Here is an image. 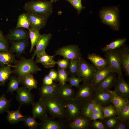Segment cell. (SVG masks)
Masks as SVG:
<instances>
[{
  "mask_svg": "<svg viewBox=\"0 0 129 129\" xmlns=\"http://www.w3.org/2000/svg\"><path fill=\"white\" fill-rule=\"evenodd\" d=\"M39 100L45 105L51 117L60 120L65 119V101L58 96L51 98L40 97Z\"/></svg>",
  "mask_w": 129,
  "mask_h": 129,
  "instance_id": "obj_1",
  "label": "cell"
},
{
  "mask_svg": "<svg viewBox=\"0 0 129 129\" xmlns=\"http://www.w3.org/2000/svg\"><path fill=\"white\" fill-rule=\"evenodd\" d=\"M52 3L50 1L32 0L26 2L23 9L27 13L40 15L48 18L53 12Z\"/></svg>",
  "mask_w": 129,
  "mask_h": 129,
  "instance_id": "obj_2",
  "label": "cell"
},
{
  "mask_svg": "<svg viewBox=\"0 0 129 129\" xmlns=\"http://www.w3.org/2000/svg\"><path fill=\"white\" fill-rule=\"evenodd\" d=\"M37 63L34 58L22 57L16 64L13 72L18 77L27 74H35L41 70Z\"/></svg>",
  "mask_w": 129,
  "mask_h": 129,
  "instance_id": "obj_3",
  "label": "cell"
},
{
  "mask_svg": "<svg viewBox=\"0 0 129 129\" xmlns=\"http://www.w3.org/2000/svg\"><path fill=\"white\" fill-rule=\"evenodd\" d=\"M65 122L68 123L81 115L82 102L75 98L65 101Z\"/></svg>",
  "mask_w": 129,
  "mask_h": 129,
  "instance_id": "obj_4",
  "label": "cell"
},
{
  "mask_svg": "<svg viewBox=\"0 0 129 129\" xmlns=\"http://www.w3.org/2000/svg\"><path fill=\"white\" fill-rule=\"evenodd\" d=\"M96 69L81 57L79 59L76 76L82 78L83 83H90Z\"/></svg>",
  "mask_w": 129,
  "mask_h": 129,
  "instance_id": "obj_5",
  "label": "cell"
},
{
  "mask_svg": "<svg viewBox=\"0 0 129 129\" xmlns=\"http://www.w3.org/2000/svg\"><path fill=\"white\" fill-rule=\"evenodd\" d=\"M100 16L103 22L109 25L115 30L118 29V13L117 8L103 9L101 11Z\"/></svg>",
  "mask_w": 129,
  "mask_h": 129,
  "instance_id": "obj_6",
  "label": "cell"
},
{
  "mask_svg": "<svg viewBox=\"0 0 129 129\" xmlns=\"http://www.w3.org/2000/svg\"><path fill=\"white\" fill-rule=\"evenodd\" d=\"M55 56L60 55L70 60L79 59L81 57L80 50L76 45H70L63 46L55 51Z\"/></svg>",
  "mask_w": 129,
  "mask_h": 129,
  "instance_id": "obj_7",
  "label": "cell"
},
{
  "mask_svg": "<svg viewBox=\"0 0 129 129\" xmlns=\"http://www.w3.org/2000/svg\"><path fill=\"white\" fill-rule=\"evenodd\" d=\"M105 53V58L108 61L109 66L111 68L113 72L117 74L118 77L123 76L117 50L108 51Z\"/></svg>",
  "mask_w": 129,
  "mask_h": 129,
  "instance_id": "obj_8",
  "label": "cell"
},
{
  "mask_svg": "<svg viewBox=\"0 0 129 129\" xmlns=\"http://www.w3.org/2000/svg\"><path fill=\"white\" fill-rule=\"evenodd\" d=\"M78 89L75 98L82 102L93 99L94 88L90 83H83Z\"/></svg>",
  "mask_w": 129,
  "mask_h": 129,
  "instance_id": "obj_9",
  "label": "cell"
},
{
  "mask_svg": "<svg viewBox=\"0 0 129 129\" xmlns=\"http://www.w3.org/2000/svg\"><path fill=\"white\" fill-rule=\"evenodd\" d=\"M53 117L47 115L40 120L39 128L40 129H64L67 128L65 122L60 120H58Z\"/></svg>",
  "mask_w": 129,
  "mask_h": 129,
  "instance_id": "obj_10",
  "label": "cell"
},
{
  "mask_svg": "<svg viewBox=\"0 0 129 129\" xmlns=\"http://www.w3.org/2000/svg\"><path fill=\"white\" fill-rule=\"evenodd\" d=\"M16 92V99L20 105H32L34 102L33 94L31 90L25 87H19Z\"/></svg>",
  "mask_w": 129,
  "mask_h": 129,
  "instance_id": "obj_11",
  "label": "cell"
},
{
  "mask_svg": "<svg viewBox=\"0 0 129 129\" xmlns=\"http://www.w3.org/2000/svg\"><path fill=\"white\" fill-rule=\"evenodd\" d=\"M113 91L117 95L124 98H129V85L123 76L117 78Z\"/></svg>",
  "mask_w": 129,
  "mask_h": 129,
  "instance_id": "obj_12",
  "label": "cell"
},
{
  "mask_svg": "<svg viewBox=\"0 0 129 129\" xmlns=\"http://www.w3.org/2000/svg\"><path fill=\"white\" fill-rule=\"evenodd\" d=\"M110 96V90L94 89L93 99L102 107L111 104Z\"/></svg>",
  "mask_w": 129,
  "mask_h": 129,
  "instance_id": "obj_13",
  "label": "cell"
},
{
  "mask_svg": "<svg viewBox=\"0 0 129 129\" xmlns=\"http://www.w3.org/2000/svg\"><path fill=\"white\" fill-rule=\"evenodd\" d=\"M60 86L59 84L51 85L43 84L39 88L40 97L51 98L58 96Z\"/></svg>",
  "mask_w": 129,
  "mask_h": 129,
  "instance_id": "obj_14",
  "label": "cell"
},
{
  "mask_svg": "<svg viewBox=\"0 0 129 129\" xmlns=\"http://www.w3.org/2000/svg\"><path fill=\"white\" fill-rule=\"evenodd\" d=\"M36 56V62L41 64L45 68H52L56 64V61L54 59L55 56L48 55L46 52L45 50L38 53Z\"/></svg>",
  "mask_w": 129,
  "mask_h": 129,
  "instance_id": "obj_15",
  "label": "cell"
},
{
  "mask_svg": "<svg viewBox=\"0 0 129 129\" xmlns=\"http://www.w3.org/2000/svg\"><path fill=\"white\" fill-rule=\"evenodd\" d=\"M120 58L121 68L126 75L129 76V48L124 46L117 49Z\"/></svg>",
  "mask_w": 129,
  "mask_h": 129,
  "instance_id": "obj_16",
  "label": "cell"
},
{
  "mask_svg": "<svg viewBox=\"0 0 129 129\" xmlns=\"http://www.w3.org/2000/svg\"><path fill=\"white\" fill-rule=\"evenodd\" d=\"M116 73L112 72L98 83L94 87L95 89L110 90L115 85L117 77Z\"/></svg>",
  "mask_w": 129,
  "mask_h": 129,
  "instance_id": "obj_17",
  "label": "cell"
},
{
  "mask_svg": "<svg viewBox=\"0 0 129 129\" xmlns=\"http://www.w3.org/2000/svg\"><path fill=\"white\" fill-rule=\"evenodd\" d=\"M30 22V27L39 30L45 26L47 18L42 16L33 13H26Z\"/></svg>",
  "mask_w": 129,
  "mask_h": 129,
  "instance_id": "obj_18",
  "label": "cell"
},
{
  "mask_svg": "<svg viewBox=\"0 0 129 129\" xmlns=\"http://www.w3.org/2000/svg\"><path fill=\"white\" fill-rule=\"evenodd\" d=\"M29 32L21 28H16L10 32L6 36L5 38L10 41H19L27 39Z\"/></svg>",
  "mask_w": 129,
  "mask_h": 129,
  "instance_id": "obj_19",
  "label": "cell"
},
{
  "mask_svg": "<svg viewBox=\"0 0 129 129\" xmlns=\"http://www.w3.org/2000/svg\"><path fill=\"white\" fill-rule=\"evenodd\" d=\"M90 121L82 116H79L67 124V128L71 129H86L90 126Z\"/></svg>",
  "mask_w": 129,
  "mask_h": 129,
  "instance_id": "obj_20",
  "label": "cell"
},
{
  "mask_svg": "<svg viewBox=\"0 0 129 129\" xmlns=\"http://www.w3.org/2000/svg\"><path fill=\"white\" fill-rule=\"evenodd\" d=\"M32 105V114L35 118L41 120L48 115V112L46 107L40 101L34 102Z\"/></svg>",
  "mask_w": 129,
  "mask_h": 129,
  "instance_id": "obj_21",
  "label": "cell"
},
{
  "mask_svg": "<svg viewBox=\"0 0 129 129\" xmlns=\"http://www.w3.org/2000/svg\"><path fill=\"white\" fill-rule=\"evenodd\" d=\"M113 72L111 68L108 67L102 69H96L90 84L94 87L109 74Z\"/></svg>",
  "mask_w": 129,
  "mask_h": 129,
  "instance_id": "obj_22",
  "label": "cell"
},
{
  "mask_svg": "<svg viewBox=\"0 0 129 129\" xmlns=\"http://www.w3.org/2000/svg\"><path fill=\"white\" fill-rule=\"evenodd\" d=\"M87 59L92 63L96 69H103L109 66L106 59L97 54L94 53L89 54Z\"/></svg>",
  "mask_w": 129,
  "mask_h": 129,
  "instance_id": "obj_23",
  "label": "cell"
},
{
  "mask_svg": "<svg viewBox=\"0 0 129 129\" xmlns=\"http://www.w3.org/2000/svg\"><path fill=\"white\" fill-rule=\"evenodd\" d=\"M75 94L72 87L66 83L60 85L58 96L64 101L75 98Z\"/></svg>",
  "mask_w": 129,
  "mask_h": 129,
  "instance_id": "obj_24",
  "label": "cell"
},
{
  "mask_svg": "<svg viewBox=\"0 0 129 129\" xmlns=\"http://www.w3.org/2000/svg\"><path fill=\"white\" fill-rule=\"evenodd\" d=\"M52 37V34L50 33L44 34L41 35L36 46V48L32 58H34L37 53L45 50Z\"/></svg>",
  "mask_w": 129,
  "mask_h": 129,
  "instance_id": "obj_25",
  "label": "cell"
},
{
  "mask_svg": "<svg viewBox=\"0 0 129 129\" xmlns=\"http://www.w3.org/2000/svg\"><path fill=\"white\" fill-rule=\"evenodd\" d=\"M21 106L20 105L19 108L16 110L10 111L9 109L6 111L7 113L6 119L10 124H15L20 121H22L24 116L21 111Z\"/></svg>",
  "mask_w": 129,
  "mask_h": 129,
  "instance_id": "obj_26",
  "label": "cell"
},
{
  "mask_svg": "<svg viewBox=\"0 0 129 129\" xmlns=\"http://www.w3.org/2000/svg\"><path fill=\"white\" fill-rule=\"evenodd\" d=\"M111 103L115 107L117 112L129 103V99L124 98L116 94L114 91L110 90Z\"/></svg>",
  "mask_w": 129,
  "mask_h": 129,
  "instance_id": "obj_27",
  "label": "cell"
},
{
  "mask_svg": "<svg viewBox=\"0 0 129 129\" xmlns=\"http://www.w3.org/2000/svg\"><path fill=\"white\" fill-rule=\"evenodd\" d=\"M27 39H24L17 41H12L11 45L10 51L13 53H15L18 56H20L24 53L27 47Z\"/></svg>",
  "mask_w": 129,
  "mask_h": 129,
  "instance_id": "obj_28",
  "label": "cell"
},
{
  "mask_svg": "<svg viewBox=\"0 0 129 129\" xmlns=\"http://www.w3.org/2000/svg\"><path fill=\"white\" fill-rule=\"evenodd\" d=\"M24 86L30 90L37 88L38 82L32 74L28 73L18 77Z\"/></svg>",
  "mask_w": 129,
  "mask_h": 129,
  "instance_id": "obj_29",
  "label": "cell"
},
{
  "mask_svg": "<svg viewBox=\"0 0 129 129\" xmlns=\"http://www.w3.org/2000/svg\"><path fill=\"white\" fill-rule=\"evenodd\" d=\"M18 60L16 59L15 56L8 50L0 52V65H9L16 64Z\"/></svg>",
  "mask_w": 129,
  "mask_h": 129,
  "instance_id": "obj_30",
  "label": "cell"
},
{
  "mask_svg": "<svg viewBox=\"0 0 129 129\" xmlns=\"http://www.w3.org/2000/svg\"><path fill=\"white\" fill-rule=\"evenodd\" d=\"M13 73L10 65H1L0 67V86H4L11 75Z\"/></svg>",
  "mask_w": 129,
  "mask_h": 129,
  "instance_id": "obj_31",
  "label": "cell"
},
{
  "mask_svg": "<svg viewBox=\"0 0 129 129\" xmlns=\"http://www.w3.org/2000/svg\"><path fill=\"white\" fill-rule=\"evenodd\" d=\"M95 103L93 99L83 101L81 115L89 120L90 115Z\"/></svg>",
  "mask_w": 129,
  "mask_h": 129,
  "instance_id": "obj_32",
  "label": "cell"
},
{
  "mask_svg": "<svg viewBox=\"0 0 129 129\" xmlns=\"http://www.w3.org/2000/svg\"><path fill=\"white\" fill-rule=\"evenodd\" d=\"M126 40L125 38L118 39L102 48L101 50L103 52L105 53L108 51L117 49L124 46Z\"/></svg>",
  "mask_w": 129,
  "mask_h": 129,
  "instance_id": "obj_33",
  "label": "cell"
},
{
  "mask_svg": "<svg viewBox=\"0 0 129 129\" xmlns=\"http://www.w3.org/2000/svg\"><path fill=\"white\" fill-rule=\"evenodd\" d=\"M28 30L29 37L31 43L29 52L31 53L33 50L34 47L36 46L41 35L40 34L39 30L30 28Z\"/></svg>",
  "mask_w": 129,
  "mask_h": 129,
  "instance_id": "obj_34",
  "label": "cell"
},
{
  "mask_svg": "<svg viewBox=\"0 0 129 129\" xmlns=\"http://www.w3.org/2000/svg\"><path fill=\"white\" fill-rule=\"evenodd\" d=\"M21 83L18 77L13 75L10 77L6 92L12 94L14 91H17L19 87V85Z\"/></svg>",
  "mask_w": 129,
  "mask_h": 129,
  "instance_id": "obj_35",
  "label": "cell"
},
{
  "mask_svg": "<svg viewBox=\"0 0 129 129\" xmlns=\"http://www.w3.org/2000/svg\"><path fill=\"white\" fill-rule=\"evenodd\" d=\"M30 27V22L26 13L20 15L18 17L16 28H23L29 29Z\"/></svg>",
  "mask_w": 129,
  "mask_h": 129,
  "instance_id": "obj_36",
  "label": "cell"
},
{
  "mask_svg": "<svg viewBox=\"0 0 129 129\" xmlns=\"http://www.w3.org/2000/svg\"><path fill=\"white\" fill-rule=\"evenodd\" d=\"M35 118L27 115L24 116L22 121L25 126L29 129H36L39 127L40 124L38 123Z\"/></svg>",
  "mask_w": 129,
  "mask_h": 129,
  "instance_id": "obj_37",
  "label": "cell"
},
{
  "mask_svg": "<svg viewBox=\"0 0 129 129\" xmlns=\"http://www.w3.org/2000/svg\"><path fill=\"white\" fill-rule=\"evenodd\" d=\"M101 109L104 119L117 115L116 109L111 104L102 107Z\"/></svg>",
  "mask_w": 129,
  "mask_h": 129,
  "instance_id": "obj_38",
  "label": "cell"
},
{
  "mask_svg": "<svg viewBox=\"0 0 129 129\" xmlns=\"http://www.w3.org/2000/svg\"><path fill=\"white\" fill-rule=\"evenodd\" d=\"M117 117L121 121H128L129 119V103L117 112Z\"/></svg>",
  "mask_w": 129,
  "mask_h": 129,
  "instance_id": "obj_39",
  "label": "cell"
},
{
  "mask_svg": "<svg viewBox=\"0 0 129 129\" xmlns=\"http://www.w3.org/2000/svg\"><path fill=\"white\" fill-rule=\"evenodd\" d=\"M12 100V99L8 100L6 97L5 93L0 96V114L6 112L9 109Z\"/></svg>",
  "mask_w": 129,
  "mask_h": 129,
  "instance_id": "obj_40",
  "label": "cell"
},
{
  "mask_svg": "<svg viewBox=\"0 0 129 129\" xmlns=\"http://www.w3.org/2000/svg\"><path fill=\"white\" fill-rule=\"evenodd\" d=\"M119 120L116 116H113L104 119L103 122L106 129H114Z\"/></svg>",
  "mask_w": 129,
  "mask_h": 129,
  "instance_id": "obj_41",
  "label": "cell"
},
{
  "mask_svg": "<svg viewBox=\"0 0 129 129\" xmlns=\"http://www.w3.org/2000/svg\"><path fill=\"white\" fill-rule=\"evenodd\" d=\"M57 72L58 74V82L60 85L65 84L67 82L69 73L66 70L61 69L58 67Z\"/></svg>",
  "mask_w": 129,
  "mask_h": 129,
  "instance_id": "obj_42",
  "label": "cell"
},
{
  "mask_svg": "<svg viewBox=\"0 0 129 129\" xmlns=\"http://www.w3.org/2000/svg\"><path fill=\"white\" fill-rule=\"evenodd\" d=\"M79 59H75L70 60L67 68L70 76H77Z\"/></svg>",
  "mask_w": 129,
  "mask_h": 129,
  "instance_id": "obj_43",
  "label": "cell"
},
{
  "mask_svg": "<svg viewBox=\"0 0 129 129\" xmlns=\"http://www.w3.org/2000/svg\"><path fill=\"white\" fill-rule=\"evenodd\" d=\"M82 81V78L77 76H73L68 77L67 82L70 83V85L71 87H75L78 88L81 82Z\"/></svg>",
  "mask_w": 129,
  "mask_h": 129,
  "instance_id": "obj_44",
  "label": "cell"
},
{
  "mask_svg": "<svg viewBox=\"0 0 129 129\" xmlns=\"http://www.w3.org/2000/svg\"><path fill=\"white\" fill-rule=\"evenodd\" d=\"M70 60L68 59L64 58L59 59L56 62L58 67L59 68L64 70H66L68 66Z\"/></svg>",
  "mask_w": 129,
  "mask_h": 129,
  "instance_id": "obj_45",
  "label": "cell"
},
{
  "mask_svg": "<svg viewBox=\"0 0 129 129\" xmlns=\"http://www.w3.org/2000/svg\"><path fill=\"white\" fill-rule=\"evenodd\" d=\"M70 3L77 10L79 14H80L81 10L85 8L82 5L81 0H73Z\"/></svg>",
  "mask_w": 129,
  "mask_h": 129,
  "instance_id": "obj_46",
  "label": "cell"
},
{
  "mask_svg": "<svg viewBox=\"0 0 129 129\" xmlns=\"http://www.w3.org/2000/svg\"><path fill=\"white\" fill-rule=\"evenodd\" d=\"M102 120H93L91 126L96 129H106V127L103 123Z\"/></svg>",
  "mask_w": 129,
  "mask_h": 129,
  "instance_id": "obj_47",
  "label": "cell"
},
{
  "mask_svg": "<svg viewBox=\"0 0 129 129\" xmlns=\"http://www.w3.org/2000/svg\"><path fill=\"white\" fill-rule=\"evenodd\" d=\"M8 40L6 38L0 39V52L8 50Z\"/></svg>",
  "mask_w": 129,
  "mask_h": 129,
  "instance_id": "obj_48",
  "label": "cell"
},
{
  "mask_svg": "<svg viewBox=\"0 0 129 129\" xmlns=\"http://www.w3.org/2000/svg\"><path fill=\"white\" fill-rule=\"evenodd\" d=\"M128 121L119 120L114 129H127L129 128Z\"/></svg>",
  "mask_w": 129,
  "mask_h": 129,
  "instance_id": "obj_49",
  "label": "cell"
},
{
  "mask_svg": "<svg viewBox=\"0 0 129 129\" xmlns=\"http://www.w3.org/2000/svg\"><path fill=\"white\" fill-rule=\"evenodd\" d=\"M54 81L58 82V74L57 71L53 69H50L48 75Z\"/></svg>",
  "mask_w": 129,
  "mask_h": 129,
  "instance_id": "obj_50",
  "label": "cell"
},
{
  "mask_svg": "<svg viewBox=\"0 0 129 129\" xmlns=\"http://www.w3.org/2000/svg\"><path fill=\"white\" fill-rule=\"evenodd\" d=\"M43 82V84L47 85H54L56 84L48 75H46L44 76Z\"/></svg>",
  "mask_w": 129,
  "mask_h": 129,
  "instance_id": "obj_51",
  "label": "cell"
},
{
  "mask_svg": "<svg viewBox=\"0 0 129 129\" xmlns=\"http://www.w3.org/2000/svg\"><path fill=\"white\" fill-rule=\"evenodd\" d=\"M102 108L100 104L96 102L92 109V113L103 114L101 109Z\"/></svg>",
  "mask_w": 129,
  "mask_h": 129,
  "instance_id": "obj_52",
  "label": "cell"
},
{
  "mask_svg": "<svg viewBox=\"0 0 129 129\" xmlns=\"http://www.w3.org/2000/svg\"><path fill=\"white\" fill-rule=\"evenodd\" d=\"M98 119L103 121L104 118L103 114H96L92 113L91 114L90 118V121Z\"/></svg>",
  "mask_w": 129,
  "mask_h": 129,
  "instance_id": "obj_53",
  "label": "cell"
},
{
  "mask_svg": "<svg viewBox=\"0 0 129 129\" xmlns=\"http://www.w3.org/2000/svg\"><path fill=\"white\" fill-rule=\"evenodd\" d=\"M5 38V37L3 35L2 32L0 30V39H4Z\"/></svg>",
  "mask_w": 129,
  "mask_h": 129,
  "instance_id": "obj_54",
  "label": "cell"
},
{
  "mask_svg": "<svg viewBox=\"0 0 129 129\" xmlns=\"http://www.w3.org/2000/svg\"><path fill=\"white\" fill-rule=\"evenodd\" d=\"M50 0V1L52 2L53 3V2H56L58 0Z\"/></svg>",
  "mask_w": 129,
  "mask_h": 129,
  "instance_id": "obj_55",
  "label": "cell"
},
{
  "mask_svg": "<svg viewBox=\"0 0 129 129\" xmlns=\"http://www.w3.org/2000/svg\"><path fill=\"white\" fill-rule=\"evenodd\" d=\"M69 2L70 3L73 0H66Z\"/></svg>",
  "mask_w": 129,
  "mask_h": 129,
  "instance_id": "obj_56",
  "label": "cell"
}]
</instances>
